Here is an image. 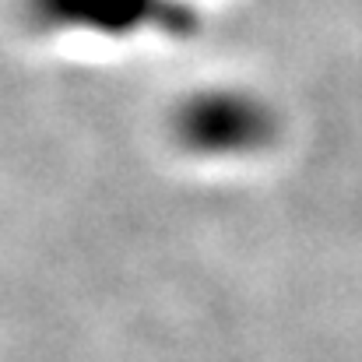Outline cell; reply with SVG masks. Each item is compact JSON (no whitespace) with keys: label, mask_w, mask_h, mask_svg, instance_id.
Masks as SVG:
<instances>
[{"label":"cell","mask_w":362,"mask_h":362,"mask_svg":"<svg viewBox=\"0 0 362 362\" xmlns=\"http://www.w3.org/2000/svg\"><path fill=\"white\" fill-rule=\"evenodd\" d=\"M278 130L271 106L250 92L218 88L201 92L176 113V137L194 155L240 158L260 151Z\"/></svg>","instance_id":"obj_1"},{"label":"cell","mask_w":362,"mask_h":362,"mask_svg":"<svg viewBox=\"0 0 362 362\" xmlns=\"http://www.w3.org/2000/svg\"><path fill=\"white\" fill-rule=\"evenodd\" d=\"M28 18L53 32H92V35H180L194 28V14L183 0H25Z\"/></svg>","instance_id":"obj_2"}]
</instances>
